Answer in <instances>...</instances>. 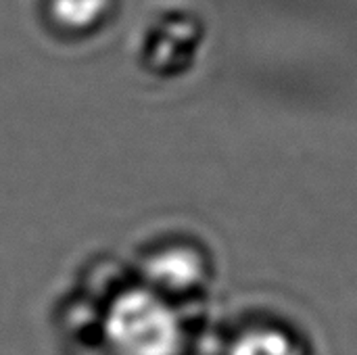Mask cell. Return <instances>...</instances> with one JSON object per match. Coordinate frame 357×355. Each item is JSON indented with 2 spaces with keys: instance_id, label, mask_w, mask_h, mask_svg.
<instances>
[{
  "instance_id": "1",
  "label": "cell",
  "mask_w": 357,
  "mask_h": 355,
  "mask_svg": "<svg viewBox=\"0 0 357 355\" xmlns=\"http://www.w3.org/2000/svg\"><path fill=\"white\" fill-rule=\"evenodd\" d=\"M107 341L117 355H176L180 326L172 310L146 291H128L109 308Z\"/></svg>"
},
{
  "instance_id": "2",
  "label": "cell",
  "mask_w": 357,
  "mask_h": 355,
  "mask_svg": "<svg viewBox=\"0 0 357 355\" xmlns=\"http://www.w3.org/2000/svg\"><path fill=\"white\" fill-rule=\"evenodd\" d=\"M230 355H299L295 345L280 333L255 331L238 339Z\"/></svg>"
},
{
  "instance_id": "3",
  "label": "cell",
  "mask_w": 357,
  "mask_h": 355,
  "mask_svg": "<svg viewBox=\"0 0 357 355\" xmlns=\"http://www.w3.org/2000/svg\"><path fill=\"white\" fill-rule=\"evenodd\" d=\"M100 2L102 0H54L52 10L61 23L69 27H82L96 17Z\"/></svg>"
}]
</instances>
